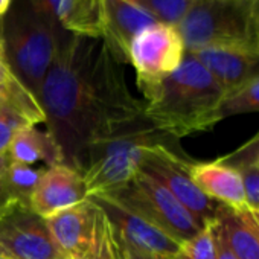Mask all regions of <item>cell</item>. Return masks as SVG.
<instances>
[{
	"label": "cell",
	"instance_id": "cell-20",
	"mask_svg": "<svg viewBox=\"0 0 259 259\" xmlns=\"http://www.w3.org/2000/svg\"><path fill=\"white\" fill-rule=\"evenodd\" d=\"M0 113H14L31 125L45 123L46 116L37 96L26 89L19 78L0 84Z\"/></svg>",
	"mask_w": 259,
	"mask_h": 259
},
{
	"label": "cell",
	"instance_id": "cell-30",
	"mask_svg": "<svg viewBox=\"0 0 259 259\" xmlns=\"http://www.w3.org/2000/svg\"><path fill=\"white\" fill-rule=\"evenodd\" d=\"M7 159H8V154H7L5 157L0 159V182H2V171H4V168H5ZM10 206H11V204L8 203V200H7V197H5V194H4V191H2V185H0V213L5 212ZM13 206H14V204H13Z\"/></svg>",
	"mask_w": 259,
	"mask_h": 259
},
{
	"label": "cell",
	"instance_id": "cell-19",
	"mask_svg": "<svg viewBox=\"0 0 259 259\" xmlns=\"http://www.w3.org/2000/svg\"><path fill=\"white\" fill-rule=\"evenodd\" d=\"M46 168L37 169L34 166L7 159L5 168L2 171V191L8 200V203L13 204H22L29 206L32 192ZM31 207V206H29Z\"/></svg>",
	"mask_w": 259,
	"mask_h": 259
},
{
	"label": "cell",
	"instance_id": "cell-11",
	"mask_svg": "<svg viewBox=\"0 0 259 259\" xmlns=\"http://www.w3.org/2000/svg\"><path fill=\"white\" fill-rule=\"evenodd\" d=\"M89 198H92L104 209L113 226L116 238L123 244L163 259H169L177 251L180 242H177L174 238H171L147 220L130 212L110 197L93 194L89 195Z\"/></svg>",
	"mask_w": 259,
	"mask_h": 259
},
{
	"label": "cell",
	"instance_id": "cell-4",
	"mask_svg": "<svg viewBox=\"0 0 259 259\" xmlns=\"http://www.w3.org/2000/svg\"><path fill=\"white\" fill-rule=\"evenodd\" d=\"M159 144L176 145V139L160 133L144 114L93 144L81 169L87 194L107 192L132 180L141 169L144 151Z\"/></svg>",
	"mask_w": 259,
	"mask_h": 259
},
{
	"label": "cell",
	"instance_id": "cell-31",
	"mask_svg": "<svg viewBox=\"0 0 259 259\" xmlns=\"http://www.w3.org/2000/svg\"><path fill=\"white\" fill-rule=\"evenodd\" d=\"M253 41H254V48L259 51V4H257L254 22H253Z\"/></svg>",
	"mask_w": 259,
	"mask_h": 259
},
{
	"label": "cell",
	"instance_id": "cell-37",
	"mask_svg": "<svg viewBox=\"0 0 259 259\" xmlns=\"http://www.w3.org/2000/svg\"><path fill=\"white\" fill-rule=\"evenodd\" d=\"M117 259H122V257H120V253H119V257H117Z\"/></svg>",
	"mask_w": 259,
	"mask_h": 259
},
{
	"label": "cell",
	"instance_id": "cell-14",
	"mask_svg": "<svg viewBox=\"0 0 259 259\" xmlns=\"http://www.w3.org/2000/svg\"><path fill=\"white\" fill-rule=\"evenodd\" d=\"M102 38L114 55L128 64V49L135 37L157 20L133 0H104Z\"/></svg>",
	"mask_w": 259,
	"mask_h": 259
},
{
	"label": "cell",
	"instance_id": "cell-36",
	"mask_svg": "<svg viewBox=\"0 0 259 259\" xmlns=\"http://www.w3.org/2000/svg\"><path fill=\"white\" fill-rule=\"evenodd\" d=\"M0 259H8V257H4V256H0Z\"/></svg>",
	"mask_w": 259,
	"mask_h": 259
},
{
	"label": "cell",
	"instance_id": "cell-7",
	"mask_svg": "<svg viewBox=\"0 0 259 259\" xmlns=\"http://www.w3.org/2000/svg\"><path fill=\"white\" fill-rule=\"evenodd\" d=\"M99 194L110 197L130 212L147 220L177 242L192 238L206 226L165 186L142 171L125 185Z\"/></svg>",
	"mask_w": 259,
	"mask_h": 259
},
{
	"label": "cell",
	"instance_id": "cell-15",
	"mask_svg": "<svg viewBox=\"0 0 259 259\" xmlns=\"http://www.w3.org/2000/svg\"><path fill=\"white\" fill-rule=\"evenodd\" d=\"M45 19L67 34L102 37L104 0H28Z\"/></svg>",
	"mask_w": 259,
	"mask_h": 259
},
{
	"label": "cell",
	"instance_id": "cell-3",
	"mask_svg": "<svg viewBox=\"0 0 259 259\" xmlns=\"http://www.w3.org/2000/svg\"><path fill=\"white\" fill-rule=\"evenodd\" d=\"M66 35L67 32L40 16L28 0H17L4 16L2 46L7 61L35 96Z\"/></svg>",
	"mask_w": 259,
	"mask_h": 259
},
{
	"label": "cell",
	"instance_id": "cell-33",
	"mask_svg": "<svg viewBox=\"0 0 259 259\" xmlns=\"http://www.w3.org/2000/svg\"><path fill=\"white\" fill-rule=\"evenodd\" d=\"M250 212L253 213V217H254V220H256V223L259 224V210H254V209H250Z\"/></svg>",
	"mask_w": 259,
	"mask_h": 259
},
{
	"label": "cell",
	"instance_id": "cell-9",
	"mask_svg": "<svg viewBox=\"0 0 259 259\" xmlns=\"http://www.w3.org/2000/svg\"><path fill=\"white\" fill-rule=\"evenodd\" d=\"M165 186L203 224L218 218L226 207L209 198L191 177V162L174 145H153L144 151L141 169Z\"/></svg>",
	"mask_w": 259,
	"mask_h": 259
},
{
	"label": "cell",
	"instance_id": "cell-26",
	"mask_svg": "<svg viewBox=\"0 0 259 259\" xmlns=\"http://www.w3.org/2000/svg\"><path fill=\"white\" fill-rule=\"evenodd\" d=\"M239 171L244 179L248 209L259 210V165H250Z\"/></svg>",
	"mask_w": 259,
	"mask_h": 259
},
{
	"label": "cell",
	"instance_id": "cell-8",
	"mask_svg": "<svg viewBox=\"0 0 259 259\" xmlns=\"http://www.w3.org/2000/svg\"><path fill=\"white\" fill-rule=\"evenodd\" d=\"M186 57V48L177 26L154 23L141 31L128 49V64L136 73L144 99L172 75Z\"/></svg>",
	"mask_w": 259,
	"mask_h": 259
},
{
	"label": "cell",
	"instance_id": "cell-22",
	"mask_svg": "<svg viewBox=\"0 0 259 259\" xmlns=\"http://www.w3.org/2000/svg\"><path fill=\"white\" fill-rule=\"evenodd\" d=\"M259 113V78L224 96L220 107V119L229 116Z\"/></svg>",
	"mask_w": 259,
	"mask_h": 259
},
{
	"label": "cell",
	"instance_id": "cell-12",
	"mask_svg": "<svg viewBox=\"0 0 259 259\" xmlns=\"http://www.w3.org/2000/svg\"><path fill=\"white\" fill-rule=\"evenodd\" d=\"M89 198L81 172L66 163L46 168L32 192L29 206L43 218H49Z\"/></svg>",
	"mask_w": 259,
	"mask_h": 259
},
{
	"label": "cell",
	"instance_id": "cell-23",
	"mask_svg": "<svg viewBox=\"0 0 259 259\" xmlns=\"http://www.w3.org/2000/svg\"><path fill=\"white\" fill-rule=\"evenodd\" d=\"M148 11L159 23L177 26L195 0H133Z\"/></svg>",
	"mask_w": 259,
	"mask_h": 259
},
{
	"label": "cell",
	"instance_id": "cell-1",
	"mask_svg": "<svg viewBox=\"0 0 259 259\" xmlns=\"http://www.w3.org/2000/svg\"><path fill=\"white\" fill-rule=\"evenodd\" d=\"M122 63L102 37L67 34L38 92L63 163L81 172L87 150L144 114Z\"/></svg>",
	"mask_w": 259,
	"mask_h": 259
},
{
	"label": "cell",
	"instance_id": "cell-32",
	"mask_svg": "<svg viewBox=\"0 0 259 259\" xmlns=\"http://www.w3.org/2000/svg\"><path fill=\"white\" fill-rule=\"evenodd\" d=\"M13 5V0H0V19H4V16L10 11Z\"/></svg>",
	"mask_w": 259,
	"mask_h": 259
},
{
	"label": "cell",
	"instance_id": "cell-29",
	"mask_svg": "<svg viewBox=\"0 0 259 259\" xmlns=\"http://www.w3.org/2000/svg\"><path fill=\"white\" fill-rule=\"evenodd\" d=\"M217 238H218V259H236L233 256V253L230 251V248L227 247L221 232H220V226H218V221H217Z\"/></svg>",
	"mask_w": 259,
	"mask_h": 259
},
{
	"label": "cell",
	"instance_id": "cell-27",
	"mask_svg": "<svg viewBox=\"0 0 259 259\" xmlns=\"http://www.w3.org/2000/svg\"><path fill=\"white\" fill-rule=\"evenodd\" d=\"M117 245H119V253H120L122 259H163V257H159L156 254H150V253L141 251L135 247H130L119 239H117Z\"/></svg>",
	"mask_w": 259,
	"mask_h": 259
},
{
	"label": "cell",
	"instance_id": "cell-18",
	"mask_svg": "<svg viewBox=\"0 0 259 259\" xmlns=\"http://www.w3.org/2000/svg\"><path fill=\"white\" fill-rule=\"evenodd\" d=\"M8 157L29 166L43 163L45 168H51L57 163H63V156L55 139L48 130L43 132L37 125H26L14 136Z\"/></svg>",
	"mask_w": 259,
	"mask_h": 259
},
{
	"label": "cell",
	"instance_id": "cell-16",
	"mask_svg": "<svg viewBox=\"0 0 259 259\" xmlns=\"http://www.w3.org/2000/svg\"><path fill=\"white\" fill-rule=\"evenodd\" d=\"M191 177L201 192L220 204L235 210L248 209L241 171L224 163L221 159L191 162Z\"/></svg>",
	"mask_w": 259,
	"mask_h": 259
},
{
	"label": "cell",
	"instance_id": "cell-28",
	"mask_svg": "<svg viewBox=\"0 0 259 259\" xmlns=\"http://www.w3.org/2000/svg\"><path fill=\"white\" fill-rule=\"evenodd\" d=\"M14 78H17V76L13 73L8 61H7V57H5V52H4V46H2V43H0V84L10 82Z\"/></svg>",
	"mask_w": 259,
	"mask_h": 259
},
{
	"label": "cell",
	"instance_id": "cell-5",
	"mask_svg": "<svg viewBox=\"0 0 259 259\" xmlns=\"http://www.w3.org/2000/svg\"><path fill=\"white\" fill-rule=\"evenodd\" d=\"M259 2L195 0L177 25L186 52L207 48H254L253 22Z\"/></svg>",
	"mask_w": 259,
	"mask_h": 259
},
{
	"label": "cell",
	"instance_id": "cell-24",
	"mask_svg": "<svg viewBox=\"0 0 259 259\" xmlns=\"http://www.w3.org/2000/svg\"><path fill=\"white\" fill-rule=\"evenodd\" d=\"M220 159L224 163H227L236 169H241V168H245L250 165H259V132L250 141H247L244 145H241L230 154L220 157Z\"/></svg>",
	"mask_w": 259,
	"mask_h": 259
},
{
	"label": "cell",
	"instance_id": "cell-21",
	"mask_svg": "<svg viewBox=\"0 0 259 259\" xmlns=\"http://www.w3.org/2000/svg\"><path fill=\"white\" fill-rule=\"evenodd\" d=\"M169 259H218L217 220L207 223L192 238L180 242Z\"/></svg>",
	"mask_w": 259,
	"mask_h": 259
},
{
	"label": "cell",
	"instance_id": "cell-25",
	"mask_svg": "<svg viewBox=\"0 0 259 259\" xmlns=\"http://www.w3.org/2000/svg\"><path fill=\"white\" fill-rule=\"evenodd\" d=\"M26 125H31L28 120L14 113H0V159L8 154L10 145L14 136Z\"/></svg>",
	"mask_w": 259,
	"mask_h": 259
},
{
	"label": "cell",
	"instance_id": "cell-10",
	"mask_svg": "<svg viewBox=\"0 0 259 259\" xmlns=\"http://www.w3.org/2000/svg\"><path fill=\"white\" fill-rule=\"evenodd\" d=\"M0 256L8 259H64L46 218L14 204L0 213Z\"/></svg>",
	"mask_w": 259,
	"mask_h": 259
},
{
	"label": "cell",
	"instance_id": "cell-6",
	"mask_svg": "<svg viewBox=\"0 0 259 259\" xmlns=\"http://www.w3.org/2000/svg\"><path fill=\"white\" fill-rule=\"evenodd\" d=\"M64 259H117L119 245L104 209L92 198L46 218Z\"/></svg>",
	"mask_w": 259,
	"mask_h": 259
},
{
	"label": "cell",
	"instance_id": "cell-2",
	"mask_svg": "<svg viewBox=\"0 0 259 259\" xmlns=\"http://www.w3.org/2000/svg\"><path fill=\"white\" fill-rule=\"evenodd\" d=\"M224 90L192 55L144 99V116L160 133L182 139L212 130L220 119Z\"/></svg>",
	"mask_w": 259,
	"mask_h": 259
},
{
	"label": "cell",
	"instance_id": "cell-13",
	"mask_svg": "<svg viewBox=\"0 0 259 259\" xmlns=\"http://www.w3.org/2000/svg\"><path fill=\"white\" fill-rule=\"evenodd\" d=\"M192 54L221 85L226 95L259 78L256 48H207Z\"/></svg>",
	"mask_w": 259,
	"mask_h": 259
},
{
	"label": "cell",
	"instance_id": "cell-35",
	"mask_svg": "<svg viewBox=\"0 0 259 259\" xmlns=\"http://www.w3.org/2000/svg\"><path fill=\"white\" fill-rule=\"evenodd\" d=\"M250 2H259V0H250Z\"/></svg>",
	"mask_w": 259,
	"mask_h": 259
},
{
	"label": "cell",
	"instance_id": "cell-17",
	"mask_svg": "<svg viewBox=\"0 0 259 259\" xmlns=\"http://www.w3.org/2000/svg\"><path fill=\"white\" fill-rule=\"evenodd\" d=\"M217 221L227 247L236 259H259V224L250 209L224 207Z\"/></svg>",
	"mask_w": 259,
	"mask_h": 259
},
{
	"label": "cell",
	"instance_id": "cell-34",
	"mask_svg": "<svg viewBox=\"0 0 259 259\" xmlns=\"http://www.w3.org/2000/svg\"><path fill=\"white\" fill-rule=\"evenodd\" d=\"M0 43H2V19H0Z\"/></svg>",
	"mask_w": 259,
	"mask_h": 259
}]
</instances>
